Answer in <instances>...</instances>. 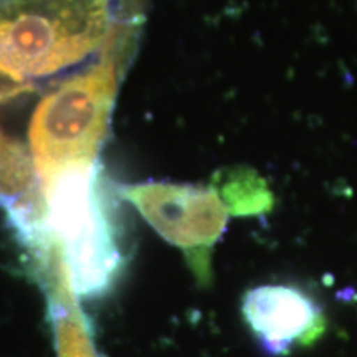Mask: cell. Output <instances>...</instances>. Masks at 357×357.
Masks as SVG:
<instances>
[{
    "instance_id": "1",
    "label": "cell",
    "mask_w": 357,
    "mask_h": 357,
    "mask_svg": "<svg viewBox=\"0 0 357 357\" xmlns=\"http://www.w3.org/2000/svg\"><path fill=\"white\" fill-rule=\"evenodd\" d=\"M146 0H0V75L13 82L77 63L113 19L139 24Z\"/></svg>"
},
{
    "instance_id": "2",
    "label": "cell",
    "mask_w": 357,
    "mask_h": 357,
    "mask_svg": "<svg viewBox=\"0 0 357 357\" xmlns=\"http://www.w3.org/2000/svg\"><path fill=\"white\" fill-rule=\"evenodd\" d=\"M45 230L63 247L75 291L98 296L111 288L123 265L116 242L114 202L98 159L75 162L40 177Z\"/></svg>"
},
{
    "instance_id": "3",
    "label": "cell",
    "mask_w": 357,
    "mask_h": 357,
    "mask_svg": "<svg viewBox=\"0 0 357 357\" xmlns=\"http://www.w3.org/2000/svg\"><path fill=\"white\" fill-rule=\"evenodd\" d=\"M118 66L119 61L106 56L40 101L29 131L38 178L68 164L96 159L109 131Z\"/></svg>"
},
{
    "instance_id": "4",
    "label": "cell",
    "mask_w": 357,
    "mask_h": 357,
    "mask_svg": "<svg viewBox=\"0 0 357 357\" xmlns=\"http://www.w3.org/2000/svg\"><path fill=\"white\" fill-rule=\"evenodd\" d=\"M167 242L185 252H207L220 238L230 207L217 189L144 182L119 189Z\"/></svg>"
},
{
    "instance_id": "5",
    "label": "cell",
    "mask_w": 357,
    "mask_h": 357,
    "mask_svg": "<svg viewBox=\"0 0 357 357\" xmlns=\"http://www.w3.org/2000/svg\"><path fill=\"white\" fill-rule=\"evenodd\" d=\"M242 314L250 331L268 354L284 356L296 344L324 331L318 303L289 284H261L245 293Z\"/></svg>"
},
{
    "instance_id": "6",
    "label": "cell",
    "mask_w": 357,
    "mask_h": 357,
    "mask_svg": "<svg viewBox=\"0 0 357 357\" xmlns=\"http://www.w3.org/2000/svg\"><path fill=\"white\" fill-rule=\"evenodd\" d=\"M22 91H24V89H17V88L15 89H7V91H2V93H0V105H2L3 101H7V100H10V98L17 96Z\"/></svg>"
}]
</instances>
